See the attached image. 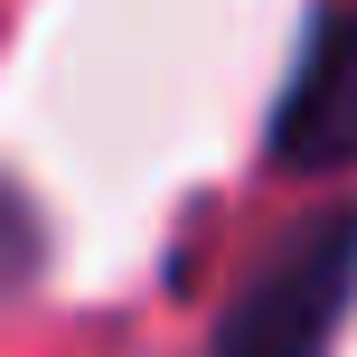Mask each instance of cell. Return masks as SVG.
I'll list each match as a JSON object with an SVG mask.
<instances>
[{"mask_svg":"<svg viewBox=\"0 0 357 357\" xmlns=\"http://www.w3.org/2000/svg\"><path fill=\"white\" fill-rule=\"evenodd\" d=\"M357 301V207L291 226L216 320V357H329Z\"/></svg>","mask_w":357,"mask_h":357,"instance_id":"cell-1","label":"cell"},{"mask_svg":"<svg viewBox=\"0 0 357 357\" xmlns=\"http://www.w3.org/2000/svg\"><path fill=\"white\" fill-rule=\"evenodd\" d=\"M273 160L291 178L357 169V10H320L282 104H273Z\"/></svg>","mask_w":357,"mask_h":357,"instance_id":"cell-2","label":"cell"}]
</instances>
